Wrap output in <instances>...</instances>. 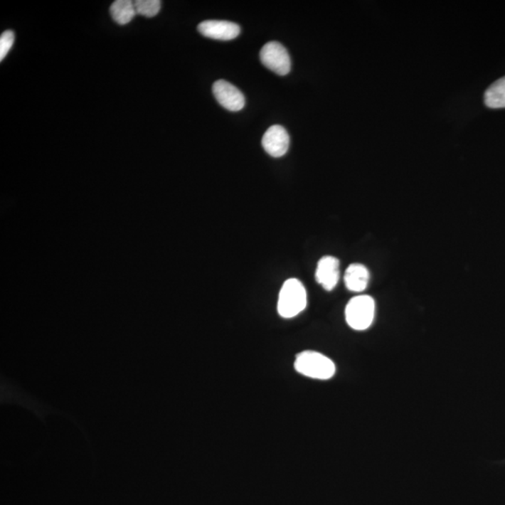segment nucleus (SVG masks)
I'll use <instances>...</instances> for the list:
<instances>
[{"instance_id":"13","label":"nucleus","mask_w":505,"mask_h":505,"mask_svg":"<svg viewBox=\"0 0 505 505\" xmlns=\"http://www.w3.org/2000/svg\"><path fill=\"white\" fill-rule=\"evenodd\" d=\"M14 33L13 31H5L0 37V60H3L10 52L14 43Z\"/></svg>"},{"instance_id":"10","label":"nucleus","mask_w":505,"mask_h":505,"mask_svg":"<svg viewBox=\"0 0 505 505\" xmlns=\"http://www.w3.org/2000/svg\"><path fill=\"white\" fill-rule=\"evenodd\" d=\"M110 11L115 22L121 26L132 22L137 14L134 2L130 0H117L112 3Z\"/></svg>"},{"instance_id":"4","label":"nucleus","mask_w":505,"mask_h":505,"mask_svg":"<svg viewBox=\"0 0 505 505\" xmlns=\"http://www.w3.org/2000/svg\"><path fill=\"white\" fill-rule=\"evenodd\" d=\"M260 60L264 66L280 76L287 75L291 70L289 53L281 43L270 41L260 51Z\"/></svg>"},{"instance_id":"2","label":"nucleus","mask_w":505,"mask_h":505,"mask_svg":"<svg viewBox=\"0 0 505 505\" xmlns=\"http://www.w3.org/2000/svg\"><path fill=\"white\" fill-rule=\"evenodd\" d=\"M294 366L302 376L317 380L331 379L336 371V366L331 358L316 351H303L298 354Z\"/></svg>"},{"instance_id":"1","label":"nucleus","mask_w":505,"mask_h":505,"mask_svg":"<svg viewBox=\"0 0 505 505\" xmlns=\"http://www.w3.org/2000/svg\"><path fill=\"white\" fill-rule=\"evenodd\" d=\"M307 305V294L298 279H288L279 294L278 314L284 319H293L301 314Z\"/></svg>"},{"instance_id":"12","label":"nucleus","mask_w":505,"mask_h":505,"mask_svg":"<svg viewBox=\"0 0 505 505\" xmlns=\"http://www.w3.org/2000/svg\"><path fill=\"white\" fill-rule=\"evenodd\" d=\"M134 5L137 14L148 18L156 16L161 9L159 0H137Z\"/></svg>"},{"instance_id":"5","label":"nucleus","mask_w":505,"mask_h":505,"mask_svg":"<svg viewBox=\"0 0 505 505\" xmlns=\"http://www.w3.org/2000/svg\"><path fill=\"white\" fill-rule=\"evenodd\" d=\"M213 93L220 105L230 112H239L245 106V96L230 83L219 80L213 85Z\"/></svg>"},{"instance_id":"11","label":"nucleus","mask_w":505,"mask_h":505,"mask_svg":"<svg viewBox=\"0 0 505 505\" xmlns=\"http://www.w3.org/2000/svg\"><path fill=\"white\" fill-rule=\"evenodd\" d=\"M485 104L489 108H505V76L489 86L485 93Z\"/></svg>"},{"instance_id":"7","label":"nucleus","mask_w":505,"mask_h":505,"mask_svg":"<svg viewBox=\"0 0 505 505\" xmlns=\"http://www.w3.org/2000/svg\"><path fill=\"white\" fill-rule=\"evenodd\" d=\"M289 135L286 129L279 124L270 127L262 138L264 150L272 157L285 156L289 149Z\"/></svg>"},{"instance_id":"3","label":"nucleus","mask_w":505,"mask_h":505,"mask_svg":"<svg viewBox=\"0 0 505 505\" xmlns=\"http://www.w3.org/2000/svg\"><path fill=\"white\" fill-rule=\"evenodd\" d=\"M376 302L371 297L359 295L350 299L346 308V319L350 328L365 331L373 322Z\"/></svg>"},{"instance_id":"6","label":"nucleus","mask_w":505,"mask_h":505,"mask_svg":"<svg viewBox=\"0 0 505 505\" xmlns=\"http://www.w3.org/2000/svg\"><path fill=\"white\" fill-rule=\"evenodd\" d=\"M198 31L204 37L218 41H231L240 32V26L228 21L208 20L198 25Z\"/></svg>"},{"instance_id":"8","label":"nucleus","mask_w":505,"mask_h":505,"mask_svg":"<svg viewBox=\"0 0 505 505\" xmlns=\"http://www.w3.org/2000/svg\"><path fill=\"white\" fill-rule=\"evenodd\" d=\"M340 279V261L338 258L326 255L317 263L316 280L324 289L331 291L337 286Z\"/></svg>"},{"instance_id":"9","label":"nucleus","mask_w":505,"mask_h":505,"mask_svg":"<svg viewBox=\"0 0 505 505\" xmlns=\"http://www.w3.org/2000/svg\"><path fill=\"white\" fill-rule=\"evenodd\" d=\"M369 281V270L362 264H351L344 273V284L352 292H362L366 289Z\"/></svg>"}]
</instances>
